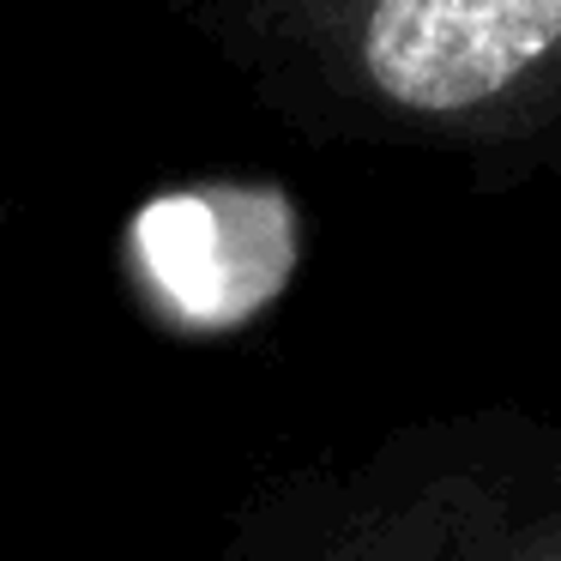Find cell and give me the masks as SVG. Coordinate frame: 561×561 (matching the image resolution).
I'll list each match as a JSON object with an SVG mask.
<instances>
[{"label":"cell","mask_w":561,"mask_h":561,"mask_svg":"<svg viewBox=\"0 0 561 561\" xmlns=\"http://www.w3.org/2000/svg\"><path fill=\"white\" fill-rule=\"evenodd\" d=\"M308 561H561V477L507 453L440 459L339 507Z\"/></svg>","instance_id":"obj_2"},{"label":"cell","mask_w":561,"mask_h":561,"mask_svg":"<svg viewBox=\"0 0 561 561\" xmlns=\"http://www.w3.org/2000/svg\"><path fill=\"white\" fill-rule=\"evenodd\" d=\"M0 218H7V206H0Z\"/></svg>","instance_id":"obj_3"},{"label":"cell","mask_w":561,"mask_h":561,"mask_svg":"<svg viewBox=\"0 0 561 561\" xmlns=\"http://www.w3.org/2000/svg\"><path fill=\"white\" fill-rule=\"evenodd\" d=\"M302 139L561 170V0H158Z\"/></svg>","instance_id":"obj_1"}]
</instances>
